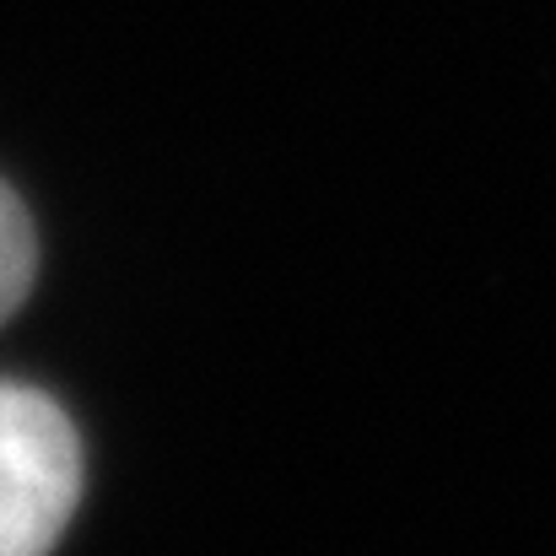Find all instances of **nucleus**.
I'll use <instances>...</instances> for the list:
<instances>
[{
	"mask_svg": "<svg viewBox=\"0 0 556 556\" xmlns=\"http://www.w3.org/2000/svg\"><path fill=\"white\" fill-rule=\"evenodd\" d=\"M81 497L71 416L33 383L0 378V556H49Z\"/></svg>",
	"mask_w": 556,
	"mask_h": 556,
	"instance_id": "nucleus-1",
	"label": "nucleus"
},
{
	"mask_svg": "<svg viewBox=\"0 0 556 556\" xmlns=\"http://www.w3.org/2000/svg\"><path fill=\"white\" fill-rule=\"evenodd\" d=\"M38 276V232L27 205L0 185V325L22 308L27 287Z\"/></svg>",
	"mask_w": 556,
	"mask_h": 556,
	"instance_id": "nucleus-2",
	"label": "nucleus"
}]
</instances>
